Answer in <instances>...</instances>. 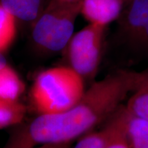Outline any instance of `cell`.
Returning a JSON list of instances; mask_svg holds the SVG:
<instances>
[{
  "mask_svg": "<svg viewBox=\"0 0 148 148\" xmlns=\"http://www.w3.org/2000/svg\"><path fill=\"white\" fill-rule=\"evenodd\" d=\"M146 73L119 70L91 84L77 103L57 114H38L14 129L3 148L71 143L107 121L136 89Z\"/></svg>",
  "mask_w": 148,
  "mask_h": 148,
  "instance_id": "cell-1",
  "label": "cell"
},
{
  "mask_svg": "<svg viewBox=\"0 0 148 148\" xmlns=\"http://www.w3.org/2000/svg\"><path fill=\"white\" fill-rule=\"evenodd\" d=\"M85 90L84 79L78 73L68 65L58 66L37 74L29 97L38 114H57L78 102Z\"/></svg>",
  "mask_w": 148,
  "mask_h": 148,
  "instance_id": "cell-2",
  "label": "cell"
},
{
  "mask_svg": "<svg viewBox=\"0 0 148 148\" xmlns=\"http://www.w3.org/2000/svg\"><path fill=\"white\" fill-rule=\"evenodd\" d=\"M80 8L81 2L50 0L32 23V38L36 47L44 52L64 50L74 34Z\"/></svg>",
  "mask_w": 148,
  "mask_h": 148,
  "instance_id": "cell-3",
  "label": "cell"
},
{
  "mask_svg": "<svg viewBox=\"0 0 148 148\" xmlns=\"http://www.w3.org/2000/svg\"><path fill=\"white\" fill-rule=\"evenodd\" d=\"M106 27L88 23L73 34L64 50L68 66L85 80L93 79L100 65Z\"/></svg>",
  "mask_w": 148,
  "mask_h": 148,
  "instance_id": "cell-4",
  "label": "cell"
},
{
  "mask_svg": "<svg viewBox=\"0 0 148 148\" xmlns=\"http://www.w3.org/2000/svg\"><path fill=\"white\" fill-rule=\"evenodd\" d=\"M119 21V33L131 47H134L148 21V0H128Z\"/></svg>",
  "mask_w": 148,
  "mask_h": 148,
  "instance_id": "cell-5",
  "label": "cell"
},
{
  "mask_svg": "<svg viewBox=\"0 0 148 148\" xmlns=\"http://www.w3.org/2000/svg\"><path fill=\"white\" fill-rule=\"evenodd\" d=\"M124 5L122 0H82L80 14L89 23L106 27L118 20Z\"/></svg>",
  "mask_w": 148,
  "mask_h": 148,
  "instance_id": "cell-6",
  "label": "cell"
},
{
  "mask_svg": "<svg viewBox=\"0 0 148 148\" xmlns=\"http://www.w3.org/2000/svg\"><path fill=\"white\" fill-rule=\"evenodd\" d=\"M125 116V106H121L102 128L90 131L79 138L73 148H106L121 123Z\"/></svg>",
  "mask_w": 148,
  "mask_h": 148,
  "instance_id": "cell-7",
  "label": "cell"
},
{
  "mask_svg": "<svg viewBox=\"0 0 148 148\" xmlns=\"http://www.w3.org/2000/svg\"><path fill=\"white\" fill-rule=\"evenodd\" d=\"M0 5L16 20L32 23L45 7L44 0H0Z\"/></svg>",
  "mask_w": 148,
  "mask_h": 148,
  "instance_id": "cell-8",
  "label": "cell"
},
{
  "mask_svg": "<svg viewBox=\"0 0 148 148\" xmlns=\"http://www.w3.org/2000/svg\"><path fill=\"white\" fill-rule=\"evenodd\" d=\"M25 84L17 72L8 64L0 70V97L18 100Z\"/></svg>",
  "mask_w": 148,
  "mask_h": 148,
  "instance_id": "cell-9",
  "label": "cell"
},
{
  "mask_svg": "<svg viewBox=\"0 0 148 148\" xmlns=\"http://www.w3.org/2000/svg\"><path fill=\"white\" fill-rule=\"evenodd\" d=\"M125 133L130 148H148L147 121L127 112Z\"/></svg>",
  "mask_w": 148,
  "mask_h": 148,
  "instance_id": "cell-10",
  "label": "cell"
},
{
  "mask_svg": "<svg viewBox=\"0 0 148 148\" xmlns=\"http://www.w3.org/2000/svg\"><path fill=\"white\" fill-rule=\"evenodd\" d=\"M26 114V107L18 100L0 97V129L19 125Z\"/></svg>",
  "mask_w": 148,
  "mask_h": 148,
  "instance_id": "cell-11",
  "label": "cell"
},
{
  "mask_svg": "<svg viewBox=\"0 0 148 148\" xmlns=\"http://www.w3.org/2000/svg\"><path fill=\"white\" fill-rule=\"evenodd\" d=\"M131 95L125 110L131 115L148 121V73Z\"/></svg>",
  "mask_w": 148,
  "mask_h": 148,
  "instance_id": "cell-12",
  "label": "cell"
},
{
  "mask_svg": "<svg viewBox=\"0 0 148 148\" xmlns=\"http://www.w3.org/2000/svg\"><path fill=\"white\" fill-rule=\"evenodd\" d=\"M16 19L0 5V51L4 53L16 35Z\"/></svg>",
  "mask_w": 148,
  "mask_h": 148,
  "instance_id": "cell-13",
  "label": "cell"
},
{
  "mask_svg": "<svg viewBox=\"0 0 148 148\" xmlns=\"http://www.w3.org/2000/svg\"><path fill=\"white\" fill-rule=\"evenodd\" d=\"M127 120V112L125 110V116L121 126L116 131L115 134L109 142L106 148H130L125 137V124Z\"/></svg>",
  "mask_w": 148,
  "mask_h": 148,
  "instance_id": "cell-14",
  "label": "cell"
},
{
  "mask_svg": "<svg viewBox=\"0 0 148 148\" xmlns=\"http://www.w3.org/2000/svg\"><path fill=\"white\" fill-rule=\"evenodd\" d=\"M132 48L136 50L148 51V21Z\"/></svg>",
  "mask_w": 148,
  "mask_h": 148,
  "instance_id": "cell-15",
  "label": "cell"
},
{
  "mask_svg": "<svg viewBox=\"0 0 148 148\" xmlns=\"http://www.w3.org/2000/svg\"><path fill=\"white\" fill-rule=\"evenodd\" d=\"M71 143H61V144H49L37 146L33 148H71Z\"/></svg>",
  "mask_w": 148,
  "mask_h": 148,
  "instance_id": "cell-16",
  "label": "cell"
},
{
  "mask_svg": "<svg viewBox=\"0 0 148 148\" xmlns=\"http://www.w3.org/2000/svg\"><path fill=\"white\" fill-rule=\"evenodd\" d=\"M8 62H7L6 59H5L3 53L0 51V70L2 69L5 66L8 65Z\"/></svg>",
  "mask_w": 148,
  "mask_h": 148,
  "instance_id": "cell-17",
  "label": "cell"
},
{
  "mask_svg": "<svg viewBox=\"0 0 148 148\" xmlns=\"http://www.w3.org/2000/svg\"><path fill=\"white\" fill-rule=\"evenodd\" d=\"M61 1H63V2L66 3H79L82 1V0H60Z\"/></svg>",
  "mask_w": 148,
  "mask_h": 148,
  "instance_id": "cell-18",
  "label": "cell"
},
{
  "mask_svg": "<svg viewBox=\"0 0 148 148\" xmlns=\"http://www.w3.org/2000/svg\"><path fill=\"white\" fill-rule=\"evenodd\" d=\"M122 1H123V2H124V3H126V2H127V1H128V0H122Z\"/></svg>",
  "mask_w": 148,
  "mask_h": 148,
  "instance_id": "cell-19",
  "label": "cell"
}]
</instances>
